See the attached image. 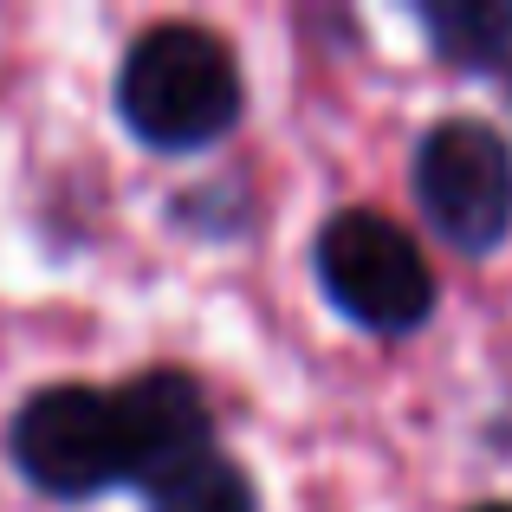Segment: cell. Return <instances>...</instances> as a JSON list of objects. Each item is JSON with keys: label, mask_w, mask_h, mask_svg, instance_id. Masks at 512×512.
Masks as SVG:
<instances>
[{"label": "cell", "mask_w": 512, "mask_h": 512, "mask_svg": "<svg viewBox=\"0 0 512 512\" xmlns=\"http://www.w3.org/2000/svg\"><path fill=\"white\" fill-rule=\"evenodd\" d=\"M117 111L130 137L163 156L208 150L240 124V65L208 26H150L124 52Z\"/></svg>", "instance_id": "6da1fadb"}, {"label": "cell", "mask_w": 512, "mask_h": 512, "mask_svg": "<svg viewBox=\"0 0 512 512\" xmlns=\"http://www.w3.org/2000/svg\"><path fill=\"white\" fill-rule=\"evenodd\" d=\"M318 286L350 325L402 338L435 312V273L396 221L370 208H344L318 234Z\"/></svg>", "instance_id": "7a4b0ae2"}, {"label": "cell", "mask_w": 512, "mask_h": 512, "mask_svg": "<svg viewBox=\"0 0 512 512\" xmlns=\"http://www.w3.org/2000/svg\"><path fill=\"white\" fill-rule=\"evenodd\" d=\"M415 201L461 253H493L512 234V143L493 124L448 117L415 150Z\"/></svg>", "instance_id": "3957f363"}, {"label": "cell", "mask_w": 512, "mask_h": 512, "mask_svg": "<svg viewBox=\"0 0 512 512\" xmlns=\"http://www.w3.org/2000/svg\"><path fill=\"white\" fill-rule=\"evenodd\" d=\"M13 461L52 500H91V493L124 480V441H117V409L104 389L59 383L39 389L13 415Z\"/></svg>", "instance_id": "277c9868"}, {"label": "cell", "mask_w": 512, "mask_h": 512, "mask_svg": "<svg viewBox=\"0 0 512 512\" xmlns=\"http://www.w3.org/2000/svg\"><path fill=\"white\" fill-rule=\"evenodd\" d=\"M117 409V441H124V480L137 487H169L195 461L214 454V422L208 396L182 370H143L111 396Z\"/></svg>", "instance_id": "5b68a950"}, {"label": "cell", "mask_w": 512, "mask_h": 512, "mask_svg": "<svg viewBox=\"0 0 512 512\" xmlns=\"http://www.w3.org/2000/svg\"><path fill=\"white\" fill-rule=\"evenodd\" d=\"M435 59L461 65V72H493L512 59V7L506 0H441V7H415Z\"/></svg>", "instance_id": "8992f818"}, {"label": "cell", "mask_w": 512, "mask_h": 512, "mask_svg": "<svg viewBox=\"0 0 512 512\" xmlns=\"http://www.w3.org/2000/svg\"><path fill=\"white\" fill-rule=\"evenodd\" d=\"M150 512H260V500H253V480L240 474L234 461L208 454V461H195L188 474H175L169 487H156Z\"/></svg>", "instance_id": "52a82bcc"}, {"label": "cell", "mask_w": 512, "mask_h": 512, "mask_svg": "<svg viewBox=\"0 0 512 512\" xmlns=\"http://www.w3.org/2000/svg\"><path fill=\"white\" fill-rule=\"evenodd\" d=\"M474 512H512V506H474Z\"/></svg>", "instance_id": "ba28073f"}]
</instances>
